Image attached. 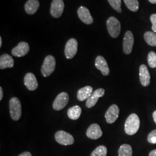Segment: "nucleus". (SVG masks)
Here are the masks:
<instances>
[{
    "mask_svg": "<svg viewBox=\"0 0 156 156\" xmlns=\"http://www.w3.org/2000/svg\"><path fill=\"white\" fill-rule=\"evenodd\" d=\"M140 127V118L136 114L132 113L126 120L124 130L127 135H133L138 132Z\"/></svg>",
    "mask_w": 156,
    "mask_h": 156,
    "instance_id": "nucleus-1",
    "label": "nucleus"
},
{
    "mask_svg": "<svg viewBox=\"0 0 156 156\" xmlns=\"http://www.w3.org/2000/svg\"><path fill=\"white\" fill-rule=\"evenodd\" d=\"M9 111L12 119L18 121L22 116V105L17 97H13L9 101Z\"/></svg>",
    "mask_w": 156,
    "mask_h": 156,
    "instance_id": "nucleus-2",
    "label": "nucleus"
},
{
    "mask_svg": "<svg viewBox=\"0 0 156 156\" xmlns=\"http://www.w3.org/2000/svg\"><path fill=\"white\" fill-rule=\"evenodd\" d=\"M106 26L111 37L113 38L119 37L121 31V24L117 18L113 16L108 18L106 22Z\"/></svg>",
    "mask_w": 156,
    "mask_h": 156,
    "instance_id": "nucleus-3",
    "label": "nucleus"
},
{
    "mask_svg": "<svg viewBox=\"0 0 156 156\" xmlns=\"http://www.w3.org/2000/svg\"><path fill=\"white\" fill-rule=\"evenodd\" d=\"M56 59L54 56L48 55L45 57L41 67V73L44 77L49 76L56 68Z\"/></svg>",
    "mask_w": 156,
    "mask_h": 156,
    "instance_id": "nucleus-4",
    "label": "nucleus"
},
{
    "mask_svg": "<svg viewBox=\"0 0 156 156\" xmlns=\"http://www.w3.org/2000/svg\"><path fill=\"white\" fill-rule=\"evenodd\" d=\"M55 140L59 144L64 146L73 145L74 139L73 135L64 131H58L55 135Z\"/></svg>",
    "mask_w": 156,
    "mask_h": 156,
    "instance_id": "nucleus-5",
    "label": "nucleus"
},
{
    "mask_svg": "<svg viewBox=\"0 0 156 156\" xmlns=\"http://www.w3.org/2000/svg\"><path fill=\"white\" fill-rule=\"evenodd\" d=\"M78 51V41L75 38L69 39L66 43L64 49L65 56L67 59H72Z\"/></svg>",
    "mask_w": 156,
    "mask_h": 156,
    "instance_id": "nucleus-6",
    "label": "nucleus"
},
{
    "mask_svg": "<svg viewBox=\"0 0 156 156\" xmlns=\"http://www.w3.org/2000/svg\"><path fill=\"white\" fill-rule=\"evenodd\" d=\"M68 101V94L66 92H62L56 97L53 103V108L55 111H61L67 106Z\"/></svg>",
    "mask_w": 156,
    "mask_h": 156,
    "instance_id": "nucleus-7",
    "label": "nucleus"
},
{
    "mask_svg": "<svg viewBox=\"0 0 156 156\" xmlns=\"http://www.w3.org/2000/svg\"><path fill=\"white\" fill-rule=\"evenodd\" d=\"M134 43V38L133 34L131 31H127L123 39V51L125 54L129 55L131 53Z\"/></svg>",
    "mask_w": 156,
    "mask_h": 156,
    "instance_id": "nucleus-8",
    "label": "nucleus"
},
{
    "mask_svg": "<svg viewBox=\"0 0 156 156\" xmlns=\"http://www.w3.org/2000/svg\"><path fill=\"white\" fill-rule=\"evenodd\" d=\"M64 3L62 0H53L51 3L50 14L55 18L61 16L64 11Z\"/></svg>",
    "mask_w": 156,
    "mask_h": 156,
    "instance_id": "nucleus-9",
    "label": "nucleus"
},
{
    "mask_svg": "<svg viewBox=\"0 0 156 156\" xmlns=\"http://www.w3.org/2000/svg\"><path fill=\"white\" fill-rule=\"evenodd\" d=\"M119 108L116 104H113L109 108L105 115L106 122L108 124L115 123L119 115Z\"/></svg>",
    "mask_w": 156,
    "mask_h": 156,
    "instance_id": "nucleus-10",
    "label": "nucleus"
},
{
    "mask_svg": "<svg viewBox=\"0 0 156 156\" xmlns=\"http://www.w3.org/2000/svg\"><path fill=\"white\" fill-rule=\"evenodd\" d=\"M105 94V90L104 89H98L95 90L94 91L91 95L89 98L86 100V106L88 108H91L95 106L99 100V98L103 97Z\"/></svg>",
    "mask_w": 156,
    "mask_h": 156,
    "instance_id": "nucleus-11",
    "label": "nucleus"
},
{
    "mask_svg": "<svg viewBox=\"0 0 156 156\" xmlns=\"http://www.w3.org/2000/svg\"><path fill=\"white\" fill-rule=\"evenodd\" d=\"M30 50V46L28 43L21 42L16 47L12 50V55L15 57H21L26 56Z\"/></svg>",
    "mask_w": 156,
    "mask_h": 156,
    "instance_id": "nucleus-12",
    "label": "nucleus"
},
{
    "mask_svg": "<svg viewBox=\"0 0 156 156\" xmlns=\"http://www.w3.org/2000/svg\"><path fill=\"white\" fill-rule=\"evenodd\" d=\"M102 131L100 126L96 123L92 124L87 128L86 131L87 136L91 140H98L102 135Z\"/></svg>",
    "mask_w": 156,
    "mask_h": 156,
    "instance_id": "nucleus-13",
    "label": "nucleus"
},
{
    "mask_svg": "<svg viewBox=\"0 0 156 156\" xmlns=\"http://www.w3.org/2000/svg\"><path fill=\"white\" fill-rule=\"evenodd\" d=\"M24 83L27 89L30 91L35 90L38 87V83L35 75L31 73H27L24 78Z\"/></svg>",
    "mask_w": 156,
    "mask_h": 156,
    "instance_id": "nucleus-14",
    "label": "nucleus"
},
{
    "mask_svg": "<svg viewBox=\"0 0 156 156\" xmlns=\"http://www.w3.org/2000/svg\"><path fill=\"white\" fill-rule=\"evenodd\" d=\"M95 66L100 70L104 76H108L109 73V68L104 57L101 56H97L95 61Z\"/></svg>",
    "mask_w": 156,
    "mask_h": 156,
    "instance_id": "nucleus-15",
    "label": "nucleus"
},
{
    "mask_svg": "<svg viewBox=\"0 0 156 156\" xmlns=\"http://www.w3.org/2000/svg\"><path fill=\"white\" fill-rule=\"evenodd\" d=\"M78 15L81 21L86 24H91L94 19L91 16L89 10L84 6H80L78 9Z\"/></svg>",
    "mask_w": 156,
    "mask_h": 156,
    "instance_id": "nucleus-16",
    "label": "nucleus"
},
{
    "mask_svg": "<svg viewBox=\"0 0 156 156\" xmlns=\"http://www.w3.org/2000/svg\"><path fill=\"white\" fill-rule=\"evenodd\" d=\"M140 82L142 86L147 87L151 83V75L149 69L145 64H142L140 67Z\"/></svg>",
    "mask_w": 156,
    "mask_h": 156,
    "instance_id": "nucleus-17",
    "label": "nucleus"
},
{
    "mask_svg": "<svg viewBox=\"0 0 156 156\" xmlns=\"http://www.w3.org/2000/svg\"><path fill=\"white\" fill-rule=\"evenodd\" d=\"M93 93V87L90 86H86L84 87H82L80 89L78 90L77 92V98L78 100L80 101L87 100L92 93Z\"/></svg>",
    "mask_w": 156,
    "mask_h": 156,
    "instance_id": "nucleus-18",
    "label": "nucleus"
},
{
    "mask_svg": "<svg viewBox=\"0 0 156 156\" xmlns=\"http://www.w3.org/2000/svg\"><path fill=\"white\" fill-rule=\"evenodd\" d=\"M39 5L38 0H28L24 5L25 11L28 15H34L39 9Z\"/></svg>",
    "mask_w": 156,
    "mask_h": 156,
    "instance_id": "nucleus-19",
    "label": "nucleus"
},
{
    "mask_svg": "<svg viewBox=\"0 0 156 156\" xmlns=\"http://www.w3.org/2000/svg\"><path fill=\"white\" fill-rule=\"evenodd\" d=\"M14 66V60L12 57L8 54H4L0 57V68L4 69L12 68Z\"/></svg>",
    "mask_w": 156,
    "mask_h": 156,
    "instance_id": "nucleus-20",
    "label": "nucleus"
},
{
    "mask_svg": "<svg viewBox=\"0 0 156 156\" xmlns=\"http://www.w3.org/2000/svg\"><path fill=\"white\" fill-rule=\"evenodd\" d=\"M82 113V109L78 105L73 106L68 109L67 111V115L68 117L73 120H76L80 117Z\"/></svg>",
    "mask_w": 156,
    "mask_h": 156,
    "instance_id": "nucleus-21",
    "label": "nucleus"
},
{
    "mask_svg": "<svg viewBox=\"0 0 156 156\" xmlns=\"http://www.w3.org/2000/svg\"><path fill=\"white\" fill-rule=\"evenodd\" d=\"M119 156H132L133 149L131 146L128 144L121 145L118 151Z\"/></svg>",
    "mask_w": 156,
    "mask_h": 156,
    "instance_id": "nucleus-22",
    "label": "nucleus"
},
{
    "mask_svg": "<svg viewBox=\"0 0 156 156\" xmlns=\"http://www.w3.org/2000/svg\"><path fill=\"white\" fill-rule=\"evenodd\" d=\"M146 42L151 46H156V33L154 32L147 31L144 34Z\"/></svg>",
    "mask_w": 156,
    "mask_h": 156,
    "instance_id": "nucleus-23",
    "label": "nucleus"
},
{
    "mask_svg": "<svg viewBox=\"0 0 156 156\" xmlns=\"http://www.w3.org/2000/svg\"><path fill=\"white\" fill-rule=\"evenodd\" d=\"M124 2L129 10L137 12L139 9L140 4L138 0H124Z\"/></svg>",
    "mask_w": 156,
    "mask_h": 156,
    "instance_id": "nucleus-24",
    "label": "nucleus"
},
{
    "mask_svg": "<svg viewBox=\"0 0 156 156\" xmlns=\"http://www.w3.org/2000/svg\"><path fill=\"white\" fill-rule=\"evenodd\" d=\"M107 152L108 150L106 146L100 145L95 149L90 156H106Z\"/></svg>",
    "mask_w": 156,
    "mask_h": 156,
    "instance_id": "nucleus-25",
    "label": "nucleus"
},
{
    "mask_svg": "<svg viewBox=\"0 0 156 156\" xmlns=\"http://www.w3.org/2000/svg\"><path fill=\"white\" fill-rule=\"evenodd\" d=\"M147 62L149 67L152 68H154L156 67V53L153 51H151L148 54L147 56Z\"/></svg>",
    "mask_w": 156,
    "mask_h": 156,
    "instance_id": "nucleus-26",
    "label": "nucleus"
},
{
    "mask_svg": "<svg viewBox=\"0 0 156 156\" xmlns=\"http://www.w3.org/2000/svg\"><path fill=\"white\" fill-rule=\"evenodd\" d=\"M112 7L118 13L122 12V1L121 0H108Z\"/></svg>",
    "mask_w": 156,
    "mask_h": 156,
    "instance_id": "nucleus-27",
    "label": "nucleus"
},
{
    "mask_svg": "<svg viewBox=\"0 0 156 156\" xmlns=\"http://www.w3.org/2000/svg\"><path fill=\"white\" fill-rule=\"evenodd\" d=\"M147 141L151 144H156V129L153 130L148 135Z\"/></svg>",
    "mask_w": 156,
    "mask_h": 156,
    "instance_id": "nucleus-28",
    "label": "nucleus"
},
{
    "mask_svg": "<svg viewBox=\"0 0 156 156\" xmlns=\"http://www.w3.org/2000/svg\"><path fill=\"white\" fill-rule=\"evenodd\" d=\"M151 21L152 23V30L153 31V32L156 33V14H153L151 15Z\"/></svg>",
    "mask_w": 156,
    "mask_h": 156,
    "instance_id": "nucleus-29",
    "label": "nucleus"
},
{
    "mask_svg": "<svg viewBox=\"0 0 156 156\" xmlns=\"http://www.w3.org/2000/svg\"><path fill=\"white\" fill-rule=\"evenodd\" d=\"M18 156H32V155H31V153L29 151H24Z\"/></svg>",
    "mask_w": 156,
    "mask_h": 156,
    "instance_id": "nucleus-30",
    "label": "nucleus"
},
{
    "mask_svg": "<svg viewBox=\"0 0 156 156\" xmlns=\"http://www.w3.org/2000/svg\"><path fill=\"white\" fill-rule=\"evenodd\" d=\"M149 156H156V149L154 150H153L152 151H151V152L149 153Z\"/></svg>",
    "mask_w": 156,
    "mask_h": 156,
    "instance_id": "nucleus-31",
    "label": "nucleus"
},
{
    "mask_svg": "<svg viewBox=\"0 0 156 156\" xmlns=\"http://www.w3.org/2000/svg\"><path fill=\"white\" fill-rule=\"evenodd\" d=\"M3 98V90L2 87H0V101L2 100Z\"/></svg>",
    "mask_w": 156,
    "mask_h": 156,
    "instance_id": "nucleus-32",
    "label": "nucleus"
},
{
    "mask_svg": "<svg viewBox=\"0 0 156 156\" xmlns=\"http://www.w3.org/2000/svg\"><path fill=\"white\" fill-rule=\"evenodd\" d=\"M153 120H154V122L156 123V110L153 113Z\"/></svg>",
    "mask_w": 156,
    "mask_h": 156,
    "instance_id": "nucleus-33",
    "label": "nucleus"
},
{
    "mask_svg": "<svg viewBox=\"0 0 156 156\" xmlns=\"http://www.w3.org/2000/svg\"><path fill=\"white\" fill-rule=\"evenodd\" d=\"M149 1L153 4H156V0H149Z\"/></svg>",
    "mask_w": 156,
    "mask_h": 156,
    "instance_id": "nucleus-34",
    "label": "nucleus"
},
{
    "mask_svg": "<svg viewBox=\"0 0 156 156\" xmlns=\"http://www.w3.org/2000/svg\"><path fill=\"white\" fill-rule=\"evenodd\" d=\"M2 38L0 37V48L2 46Z\"/></svg>",
    "mask_w": 156,
    "mask_h": 156,
    "instance_id": "nucleus-35",
    "label": "nucleus"
}]
</instances>
